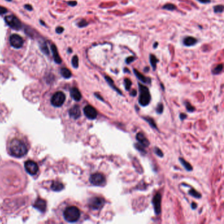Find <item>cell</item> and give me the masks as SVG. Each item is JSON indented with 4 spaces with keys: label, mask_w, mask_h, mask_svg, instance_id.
Returning <instances> with one entry per match:
<instances>
[{
    "label": "cell",
    "mask_w": 224,
    "mask_h": 224,
    "mask_svg": "<svg viewBox=\"0 0 224 224\" xmlns=\"http://www.w3.org/2000/svg\"><path fill=\"white\" fill-rule=\"evenodd\" d=\"M30 148V144L26 138L22 135L11 136L7 143L8 153L14 157L21 158L25 156Z\"/></svg>",
    "instance_id": "1"
},
{
    "label": "cell",
    "mask_w": 224,
    "mask_h": 224,
    "mask_svg": "<svg viewBox=\"0 0 224 224\" xmlns=\"http://www.w3.org/2000/svg\"><path fill=\"white\" fill-rule=\"evenodd\" d=\"M81 216L80 209L75 206H69L64 208L63 217L64 220L69 223H75L79 220Z\"/></svg>",
    "instance_id": "2"
},
{
    "label": "cell",
    "mask_w": 224,
    "mask_h": 224,
    "mask_svg": "<svg viewBox=\"0 0 224 224\" xmlns=\"http://www.w3.org/2000/svg\"><path fill=\"white\" fill-rule=\"evenodd\" d=\"M66 99L65 93L61 91H58L51 95L48 102L49 105L53 108H60L65 103Z\"/></svg>",
    "instance_id": "3"
},
{
    "label": "cell",
    "mask_w": 224,
    "mask_h": 224,
    "mask_svg": "<svg viewBox=\"0 0 224 224\" xmlns=\"http://www.w3.org/2000/svg\"><path fill=\"white\" fill-rule=\"evenodd\" d=\"M139 90H140V97H139V103L142 107L147 106L150 101V94L149 89L142 84L138 83Z\"/></svg>",
    "instance_id": "4"
},
{
    "label": "cell",
    "mask_w": 224,
    "mask_h": 224,
    "mask_svg": "<svg viewBox=\"0 0 224 224\" xmlns=\"http://www.w3.org/2000/svg\"><path fill=\"white\" fill-rule=\"evenodd\" d=\"M90 183L95 186L102 187L106 184V179L103 175L100 173H95L91 175L89 178Z\"/></svg>",
    "instance_id": "5"
},
{
    "label": "cell",
    "mask_w": 224,
    "mask_h": 224,
    "mask_svg": "<svg viewBox=\"0 0 224 224\" xmlns=\"http://www.w3.org/2000/svg\"><path fill=\"white\" fill-rule=\"evenodd\" d=\"M105 201L104 198L101 197H93L88 201L89 207L93 210H98L103 207Z\"/></svg>",
    "instance_id": "6"
},
{
    "label": "cell",
    "mask_w": 224,
    "mask_h": 224,
    "mask_svg": "<svg viewBox=\"0 0 224 224\" xmlns=\"http://www.w3.org/2000/svg\"><path fill=\"white\" fill-rule=\"evenodd\" d=\"M5 21L6 23L13 29L18 30H20L22 26L21 21L19 20V19H17L16 17L13 15H9L5 17Z\"/></svg>",
    "instance_id": "7"
},
{
    "label": "cell",
    "mask_w": 224,
    "mask_h": 224,
    "mask_svg": "<svg viewBox=\"0 0 224 224\" xmlns=\"http://www.w3.org/2000/svg\"><path fill=\"white\" fill-rule=\"evenodd\" d=\"M25 168L26 172L32 175H36L39 170V167L37 163L32 160H28L25 162Z\"/></svg>",
    "instance_id": "8"
},
{
    "label": "cell",
    "mask_w": 224,
    "mask_h": 224,
    "mask_svg": "<svg viewBox=\"0 0 224 224\" xmlns=\"http://www.w3.org/2000/svg\"><path fill=\"white\" fill-rule=\"evenodd\" d=\"M9 41L11 45L15 48H17V49L22 47L24 43V40L21 38V36L18 34H12L10 36Z\"/></svg>",
    "instance_id": "9"
},
{
    "label": "cell",
    "mask_w": 224,
    "mask_h": 224,
    "mask_svg": "<svg viewBox=\"0 0 224 224\" xmlns=\"http://www.w3.org/2000/svg\"><path fill=\"white\" fill-rule=\"evenodd\" d=\"M83 113L85 116L90 120L95 119L98 114L95 108L91 105H86L83 108Z\"/></svg>",
    "instance_id": "10"
},
{
    "label": "cell",
    "mask_w": 224,
    "mask_h": 224,
    "mask_svg": "<svg viewBox=\"0 0 224 224\" xmlns=\"http://www.w3.org/2000/svg\"><path fill=\"white\" fill-rule=\"evenodd\" d=\"M153 204L155 214L159 215L161 212V196L159 193H157L154 196L153 199Z\"/></svg>",
    "instance_id": "11"
},
{
    "label": "cell",
    "mask_w": 224,
    "mask_h": 224,
    "mask_svg": "<svg viewBox=\"0 0 224 224\" xmlns=\"http://www.w3.org/2000/svg\"><path fill=\"white\" fill-rule=\"evenodd\" d=\"M69 116L74 120L79 118L81 117L80 108L78 105H74L70 108L69 111Z\"/></svg>",
    "instance_id": "12"
},
{
    "label": "cell",
    "mask_w": 224,
    "mask_h": 224,
    "mask_svg": "<svg viewBox=\"0 0 224 224\" xmlns=\"http://www.w3.org/2000/svg\"><path fill=\"white\" fill-rule=\"evenodd\" d=\"M46 202L43 199L41 198H38L34 204V207L36 208V209L39 210L41 212H44L46 210Z\"/></svg>",
    "instance_id": "13"
},
{
    "label": "cell",
    "mask_w": 224,
    "mask_h": 224,
    "mask_svg": "<svg viewBox=\"0 0 224 224\" xmlns=\"http://www.w3.org/2000/svg\"><path fill=\"white\" fill-rule=\"evenodd\" d=\"M136 140L138 143L143 145L144 147H147L150 145V142L147 140V138L142 133H138L136 135Z\"/></svg>",
    "instance_id": "14"
},
{
    "label": "cell",
    "mask_w": 224,
    "mask_h": 224,
    "mask_svg": "<svg viewBox=\"0 0 224 224\" xmlns=\"http://www.w3.org/2000/svg\"><path fill=\"white\" fill-rule=\"evenodd\" d=\"M133 71H134V73L136 75V76L138 78V80H140L141 82H143L144 83H147V84H150L151 83V79L150 78L145 76L144 75H143L141 73H140V72L135 69L133 70Z\"/></svg>",
    "instance_id": "15"
},
{
    "label": "cell",
    "mask_w": 224,
    "mask_h": 224,
    "mask_svg": "<svg viewBox=\"0 0 224 224\" xmlns=\"http://www.w3.org/2000/svg\"><path fill=\"white\" fill-rule=\"evenodd\" d=\"M197 39L192 36H187L185 37L183 40V44L186 47H191L193 45H195L197 43Z\"/></svg>",
    "instance_id": "16"
},
{
    "label": "cell",
    "mask_w": 224,
    "mask_h": 224,
    "mask_svg": "<svg viewBox=\"0 0 224 224\" xmlns=\"http://www.w3.org/2000/svg\"><path fill=\"white\" fill-rule=\"evenodd\" d=\"M70 96L76 101H80L82 99V94L76 88H72L70 89Z\"/></svg>",
    "instance_id": "17"
},
{
    "label": "cell",
    "mask_w": 224,
    "mask_h": 224,
    "mask_svg": "<svg viewBox=\"0 0 224 224\" xmlns=\"http://www.w3.org/2000/svg\"><path fill=\"white\" fill-rule=\"evenodd\" d=\"M105 80L107 81V82L108 83V84L109 85V86H110L112 89H114V90L115 91V92H117L118 94H120V95H122V92H121V91H120L118 88H117V87L116 86H115V84H114V81L112 80V78H111L110 76H105Z\"/></svg>",
    "instance_id": "18"
},
{
    "label": "cell",
    "mask_w": 224,
    "mask_h": 224,
    "mask_svg": "<svg viewBox=\"0 0 224 224\" xmlns=\"http://www.w3.org/2000/svg\"><path fill=\"white\" fill-rule=\"evenodd\" d=\"M51 51L53 52V58H54V60H55V61L58 63V64H60V63L62 62V60L61 59H60L59 53H58V51H57V47L55 45H51Z\"/></svg>",
    "instance_id": "19"
},
{
    "label": "cell",
    "mask_w": 224,
    "mask_h": 224,
    "mask_svg": "<svg viewBox=\"0 0 224 224\" xmlns=\"http://www.w3.org/2000/svg\"><path fill=\"white\" fill-rule=\"evenodd\" d=\"M64 188V185L63 183L57 182V181H54L51 185V189L55 191H60Z\"/></svg>",
    "instance_id": "20"
},
{
    "label": "cell",
    "mask_w": 224,
    "mask_h": 224,
    "mask_svg": "<svg viewBox=\"0 0 224 224\" xmlns=\"http://www.w3.org/2000/svg\"><path fill=\"white\" fill-rule=\"evenodd\" d=\"M149 61H150V64L151 66H152L153 70H155L156 68V64L159 62L158 59H157L154 55L150 54V55H149Z\"/></svg>",
    "instance_id": "21"
},
{
    "label": "cell",
    "mask_w": 224,
    "mask_h": 224,
    "mask_svg": "<svg viewBox=\"0 0 224 224\" xmlns=\"http://www.w3.org/2000/svg\"><path fill=\"white\" fill-rule=\"evenodd\" d=\"M179 160L180 162V163L181 164H182V166L184 167V168L186 169L187 171L188 172H191L193 170V167L191 166V165L189 164V162H187V161H185L182 158H179Z\"/></svg>",
    "instance_id": "22"
},
{
    "label": "cell",
    "mask_w": 224,
    "mask_h": 224,
    "mask_svg": "<svg viewBox=\"0 0 224 224\" xmlns=\"http://www.w3.org/2000/svg\"><path fill=\"white\" fill-rule=\"evenodd\" d=\"M60 74L65 78H70L72 76V73L70 70L66 68H63L60 70Z\"/></svg>",
    "instance_id": "23"
},
{
    "label": "cell",
    "mask_w": 224,
    "mask_h": 224,
    "mask_svg": "<svg viewBox=\"0 0 224 224\" xmlns=\"http://www.w3.org/2000/svg\"><path fill=\"white\" fill-rule=\"evenodd\" d=\"M162 9L168 10V11H174V10L176 9L177 7H176V6H175L173 3H166V4H165V5H164L162 6Z\"/></svg>",
    "instance_id": "24"
},
{
    "label": "cell",
    "mask_w": 224,
    "mask_h": 224,
    "mask_svg": "<svg viewBox=\"0 0 224 224\" xmlns=\"http://www.w3.org/2000/svg\"><path fill=\"white\" fill-rule=\"evenodd\" d=\"M223 70V64H217L216 67L212 70V72L213 74H219L220 72H222V71Z\"/></svg>",
    "instance_id": "25"
},
{
    "label": "cell",
    "mask_w": 224,
    "mask_h": 224,
    "mask_svg": "<svg viewBox=\"0 0 224 224\" xmlns=\"http://www.w3.org/2000/svg\"><path fill=\"white\" fill-rule=\"evenodd\" d=\"M189 194L191 196H192V197H195V198H201V197H202V195H201V194H200V193H199L198 192H197L196 190H195L194 189H190L189 191Z\"/></svg>",
    "instance_id": "26"
},
{
    "label": "cell",
    "mask_w": 224,
    "mask_h": 224,
    "mask_svg": "<svg viewBox=\"0 0 224 224\" xmlns=\"http://www.w3.org/2000/svg\"><path fill=\"white\" fill-rule=\"evenodd\" d=\"M145 120H146L147 122L149 124V125L152 127L153 128L155 129V130H158V128H157L156 127V123L155 122V121L153 120V118H147V117H145V118H143Z\"/></svg>",
    "instance_id": "27"
},
{
    "label": "cell",
    "mask_w": 224,
    "mask_h": 224,
    "mask_svg": "<svg viewBox=\"0 0 224 224\" xmlns=\"http://www.w3.org/2000/svg\"><path fill=\"white\" fill-rule=\"evenodd\" d=\"M72 66H73L74 68H75V69L78 68V66H79V60H78V56L75 55L72 57Z\"/></svg>",
    "instance_id": "28"
},
{
    "label": "cell",
    "mask_w": 224,
    "mask_h": 224,
    "mask_svg": "<svg viewBox=\"0 0 224 224\" xmlns=\"http://www.w3.org/2000/svg\"><path fill=\"white\" fill-rule=\"evenodd\" d=\"M131 85H132L131 81L130 79H128V78H126L124 80V86L126 91H129L130 89Z\"/></svg>",
    "instance_id": "29"
},
{
    "label": "cell",
    "mask_w": 224,
    "mask_h": 224,
    "mask_svg": "<svg viewBox=\"0 0 224 224\" xmlns=\"http://www.w3.org/2000/svg\"><path fill=\"white\" fill-rule=\"evenodd\" d=\"M214 11L216 13H222L223 11V6L222 5H216L214 7Z\"/></svg>",
    "instance_id": "30"
},
{
    "label": "cell",
    "mask_w": 224,
    "mask_h": 224,
    "mask_svg": "<svg viewBox=\"0 0 224 224\" xmlns=\"http://www.w3.org/2000/svg\"><path fill=\"white\" fill-rule=\"evenodd\" d=\"M163 110H164V106H163L162 102H159L156 107V111L158 114H162L163 112Z\"/></svg>",
    "instance_id": "31"
},
{
    "label": "cell",
    "mask_w": 224,
    "mask_h": 224,
    "mask_svg": "<svg viewBox=\"0 0 224 224\" xmlns=\"http://www.w3.org/2000/svg\"><path fill=\"white\" fill-rule=\"evenodd\" d=\"M185 107H186V108H187V111L189 112H192L195 111V107H193V105H191L189 102H185Z\"/></svg>",
    "instance_id": "32"
},
{
    "label": "cell",
    "mask_w": 224,
    "mask_h": 224,
    "mask_svg": "<svg viewBox=\"0 0 224 224\" xmlns=\"http://www.w3.org/2000/svg\"><path fill=\"white\" fill-rule=\"evenodd\" d=\"M135 147H136L139 151H140V152L146 153V152H145V147H144L143 146V145H141V144H140L139 143L135 145Z\"/></svg>",
    "instance_id": "33"
},
{
    "label": "cell",
    "mask_w": 224,
    "mask_h": 224,
    "mask_svg": "<svg viewBox=\"0 0 224 224\" xmlns=\"http://www.w3.org/2000/svg\"><path fill=\"white\" fill-rule=\"evenodd\" d=\"M154 150H155V154L157 156H159V157H163V156H164V154H163L162 151L160 149H159L158 147H155Z\"/></svg>",
    "instance_id": "34"
},
{
    "label": "cell",
    "mask_w": 224,
    "mask_h": 224,
    "mask_svg": "<svg viewBox=\"0 0 224 224\" xmlns=\"http://www.w3.org/2000/svg\"><path fill=\"white\" fill-rule=\"evenodd\" d=\"M88 25V22L86 20L83 19V20H82L78 24V26H79V27H80V28H82V27L86 26Z\"/></svg>",
    "instance_id": "35"
},
{
    "label": "cell",
    "mask_w": 224,
    "mask_h": 224,
    "mask_svg": "<svg viewBox=\"0 0 224 224\" xmlns=\"http://www.w3.org/2000/svg\"><path fill=\"white\" fill-rule=\"evenodd\" d=\"M136 59L134 57H127L126 59V63L128 64H131L132 62H134Z\"/></svg>",
    "instance_id": "36"
},
{
    "label": "cell",
    "mask_w": 224,
    "mask_h": 224,
    "mask_svg": "<svg viewBox=\"0 0 224 224\" xmlns=\"http://www.w3.org/2000/svg\"><path fill=\"white\" fill-rule=\"evenodd\" d=\"M41 50L43 51V52H44L47 55H49V50H48L47 47L46 46V45L45 44H42V46H41Z\"/></svg>",
    "instance_id": "37"
},
{
    "label": "cell",
    "mask_w": 224,
    "mask_h": 224,
    "mask_svg": "<svg viewBox=\"0 0 224 224\" xmlns=\"http://www.w3.org/2000/svg\"><path fill=\"white\" fill-rule=\"evenodd\" d=\"M7 9L2 7V6H0V15H3L5 13H7Z\"/></svg>",
    "instance_id": "38"
},
{
    "label": "cell",
    "mask_w": 224,
    "mask_h": 224,
    "mask_svg": "<svg viewBox=\"0 0 224 224\" xmlns=\"http://www.w3.org/2000/svg\"><path fill=\"white\" fill-rule=\"evenodd\" d=\"M63 30H64V28H63V27H60V26L57 27V28H56V32H57V33H58V34L62 33V32H63Z\"/></svg>",
    "instance_id": "39"
},
{
    "label": "cell",
    "mask_w": 224,
    "mask_h": 224,
    "mask_svg": "<svg viewBox=\"0 0 224 224\" xmlns=\"http://www.w3.org/2000/svg\"><path fill=\"white\" fill-rule=\"evenodd\" d=\"M197 1L201 3H204V4H207V3H209L211 2L210 0H197Z\"/></svg>",
    "instance_id": "40"
},
{
    "label": "cell",
    "mask_w": 224,
    "mask_h": 224,
    "mask_svg": "<svg viewBox=\"0 0 224 224\" xmlns=\"http://www.w3.org/2000/svg\"><path fill=\"white\" fill-rule=\"evenodd\" d=\"M179 118L181 120H185L186 118H187V115L184 113H181L180 115H179Z\"/></svg>",
    "instance_id": "41"
},
{
    "label": "cell",
    "mask_w": 224,
    "mask_h": 224,
    "mask_svg": "<svg viewBox=\"0 0 224 224\" xmlns=\"http://www.w3.org/2000/svg\"><path fill=\"white\" fill-rule=\"evenodd\" d=\"M95 95L96 98H98V99H99V100L101 101H103V102H104V99L102 98V97H101L99 93H95Z\"/></svg>",
    "instance_id": "42"
},
{
    "label": "cell",
    "mask_w": 224,
    "mask_h": 224,
    "mask_svg": "<svg viewBox=\"0 0 224 224\" xmlns=\"http://www.w3.org/2000/svg\"><path fill=\"white\" fill-rule=\"evenodd\" d=\"M68 4H69V5L72 6V7H73V6H75L76 5H77V2H76V1H71V2H69L68 3Z\"/></svg>",
    "instance_id": "43"
},
{
    "label": "cell",
    "mask_w": 224,
    "mask_h": 224,
    "mask_svg": "<svg viewBox=\"0 0 224 224\" xmlns=\"http://www.w3.org/2000/svg\"><path fill=\"white\" fill-rule=\"evenodd\" d=\"M130 95L132 97H135L137 95V92L136 90H133L132 92L130 93Z\"/></svg>",
    "instance_id": "44"
},
{
    "label": "cell",
    "mask_w": 224,
    "mask_h": 224,
    "mask_svg": "<svg viewBox=\"0 0 224 224\" xmlns=\"http://www.w3.org/2000/svg\"><path fill=\"white\" fill-rule=\"evenodd\" d=\"M197 204L196 203H193L191 204V208H192V209L195 210V209L197 208Z\"/></svg>",
    "instance_id": "45"
},
{
    "label": "cell",
    "mask_w": 224,
    "mask_h": 224,
    "mask_svg": "<svg viewBox=\"0 0 224 224\" xmlns=\"http://www.w3.org/2000/svg\"><path fill=\"white\" fill-rule=\"evenodd\" d=\"M25 8L27 9H28L29 11H31V10L32 9V6H30V5H25Z\"/></svg>",
    "instance_id": "46"
},
{
    "label": "cell",
    "mask_w": 224,
    "mask_h": 224,
    "mask_svg": "<svg viewBox=\"0 0 224 224\" xmlns=\"http://www.w3.org/2000/svg\"><path fill=\"white\" fill-rule=\"evenodd\" d=\"M158 45H159L158 42H155V44H154V45H153V48H155V49H156V48L157 47H158Z\"/></svg>",
    "instance_id": "47"
},
{
    "label": "cell",
    "mask_w": 224,
    "mask_h": 224,
    "mask_svg": "<svg viewBox=\"0 0 224 224\" xmlns=\"http://www.w3.org/2000/svg\"><path fill=\"white\" fill-rule=\"evenodd\" d=\"M149 70V67H146V68L144 69V71H145V72H148Z\"/></svg>",
    "instance_id": "48"
},
{
    "label": "cell",
    "mask_w": 224,
    "mask_h": 224,
    "mask_svg": "<svg viewBox=\"0 0 224 224\" xmlns=\"http://www.w3.org/2000/svg\"><path fill=\"white\" fill-rule=\"evenodd\" d=\"M124 72H128V73H130V70H128V69H126H126H124Z\"/></svg>",
    "instance_id": "49"
}]
</instances>
